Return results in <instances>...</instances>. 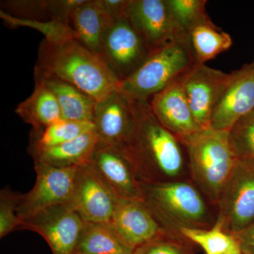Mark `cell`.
Masks as SVG:
<instances>
[{
    "mask_svg": "<svg viewBox=\"0 0 254 254\" xmlns=\"http://www.w3.org/2000/svg\"><path fill=\"white\" fill-rule=\"evenodd\" d=\"M110 223L86 222L75 254H133Z\"/></svg>",
    "mask_w": 254,
    "mask_h": 254,
    "instance_id": "cell-23",
    "label": "cell"
},
{
    "mask_svg": "<svg viewBox=\"0 0 254 254\" xmlns=\"http://www.w3.org/2000/svg\"><path fill=\"white\" fill-rule=\"evenodd\" d=\"M182 232L200 245L207 254H227L240 247L235 237L222 232L220 225L209 231L185 227H182Z\"/></svg>",
    "mask_w": 254,
    "mask_h": 254,
    "instance_id": "cell-25",
    "label": "cell"
},
{
    "mask_svg": "<svg viewBox=\"0 0 254 254\" xmlns=\"http://www.w3.org/2000/svg\"><path fill=\"white\" fill-rule=\"evenodd\" d=\"M100 139L95 131L49 148L31 149L35 161L58 167L80 168L91 163Z\"/></svg>",
    "mask_w": 254,
    "mask_h": 254,
    "instance_id": "cell-17",
    "label": "cell"
},
{
    "mask_svg": "<svg viewBox=\"0 0 254 254\" xmlns=\"http://www.w3.org/2000/svg\"><path fill=\"white\" fill-rule=\"evenodd\" d=\"M127 16L150 53L175 40L187 39L177 31L167 0H129Z\"/></svg>",
    "mask_w": 254,
    "mask_h": 254,
    "instance_id": "cell-13",
    "label": "cell"
},
{
    "mask_svg": "<svg viewBox=\"0 0 254 254\" xmlns=\"http://www.w3.org/2000/svg\"><path fill=\"white\" fill-rule=\"evenodd\" d=\"M148 103L159 123L179 138L203 129L192 113L180 80L153 95Z\"/></svg>",
    "mask_w": 254,
    "mask_h": 254,
    "instance_id": "cell-15",
    "label": "cell"
},
{
    "mask_svg": "<svg viewBox=\"0 0 254 254\" xmlns=\"http://www.w3.org/2000/svg\"><path fill=\"white\" fill-rule=\"evenodd\" d=\"M1 17L8 25L12 26H26L41 32L50 41H60L66 38H74V33L71 26L59 21L50 19L48 21L23 19L14 17L1 10ZM76 39V38H75Z\"/></svg>",
    "mask_w": 254,
    "mask_h": 254,
    "instance_id": "cell-28",
    "label": "cell"
},
{
    "mask_svg": "<svg viewBox=\"0 0 254 254\" xmlns=\"http://www.w3.org/2000/svg\"><path fill=\"white\" fill-rule=\"evenodd\" d=\"M242 254H254V221L242 231L234 234Z\"/></svg>",
    "mask_w": 254,
    "mask_h": 254,
    "instance_id": "cell-33",
    "label": "cell"
},
{
    "mask_svg": "<svg viewBox=\"0 0 254 254\" xmlns=\"http://www.w3.org/2000/svg\"><path fill=\"white\" fill-rule=\"evenodd\" d=\"M136 160L129 147L100 143L91 165L110 190L122 199L141 200L143 196L133 175Z\"/></svg>",
    "mask_w": 254,
    "mask_h": 254,
    "instance_id": "cell-8",
    "label": "cell"
},
{
    "mask_svg": "<svg viewBox=\"0 0 254 254\" xmlns=\"http://www.w3.org/2000/svg\"><path fill=\"white\" fill-rule=\"evenodd\" d=\"M100 55L123 81L144 63L150 51L127 14L108 23Z\"/></svg>",
    "mask_w": 254,
    "mask_h": 254,
    "instance_id": "cell-5",
    "label": "cell"
},
{
    "mask_svg": "<svg viewBox=\"0 0 254 254\" xmlns=\"http://www.w3.org/2000/svg\"><path fill=\"white\" fill-rule=\"evenodd\" d=\"M133 100L136 127L130 146L137 163L146 160L168 176L178 175L184 163L180 138L159 123L148 101Z\"/></svg>",
    "mask_w": 254,
    "mask_h": 254,
    "instance_id": "cell-4",
    "label": "cell"
},
{
    "mask_svg": "<svg viewBox=\"0 0 254 254\" xmlns=\"http://www.w3.org/2000/svg\"><path fill=\"white\" fill-rule=\"evenodd\" d=\"M109 22L98 0H86L75 10L70 21V26L75 38L80 43L100 55L105 29Z\"/></svg>",
    "mask_w": 254,
    "mask_h": 254,
    "instance_id": "cell-19",
    "label": "cell"
},
{
    "mask_svg": "<svg viewBox=\"0 0 254 254\" xmlns=\"http://www.w3.org/2000/svg\"><path fill=\"white\" fill-rule=\"evenodd\" d=\"M254 110V61L230 73L210 119V128L228 131Z\"/></svg>",
    "mask_w": 254,
    "mask_h": 254,
    "instance_id": "cell-9",
    "label": "cell"
},
{
    "mask_svg": "<svg viewBox=\"0 0 254 254\" xmlns=\"http://www.w3.org/2000/svg\"><path fill=\"white\" fill-rule=\"evenodd\" d=\"M143 247V248L138 251L136 254H182L181 251L177 246L167 242H149Z\"/></svg>",
    "mask_w": 254,
    "mask_h": 254,
    "instance_id": "cell-34",
    "label": "cell"
},
{
    "mask_svg": "<svg viewBox=\"0 0 254 254\" xmlns=\"http://www.w3.org/2000/svg\"><path fill=\"white\" fill-rule=\"evenodd\" d=\"M223 190L224 219L237 233L254 221V163L240 159Z\"/></svg>",
    "mask_w": 254,
    "mask_h": 254,
    "instance_id": "cell-14",
    "label": "cell"
},
{
    "mask_svg": "<svg viewBox=\"0 0 254 254\" xmlns=\"http://www.w3.org/2000/svg\"><path fill=\"white\" fill-rule=\"evenodd\" d=\"M53 92L58 100L63 120L93 123L97 102L76 87L55 78L37 77Z\"/></svg>",
    "mask_w": 254,
    "mask_h": 254,
    "instance_id": "cell-20",
    "label": "cell"
},
{
    "mask_svg": "<svg viewBox=\"0 0 254 254\" xmlns=\"http://www.w3.org/2000/svg\"><path fill=\"white\" fill-rule=\"evenodd\" d=\"M34 73L35 78H55L66 82L97 103L120 91L122 83L100 55L74 38L43 40Z\"/></svg>",
    "mask_w": 254,
    "mask_h": 254,
    "instance_id": "cell-1",
    "label": "cell"
},
{
    "mask_svg": "<svg viewBox=\"0 0 254 254\" xmlns=\"http://www.w3.org/2000/svg\"><path fill=\"white\" fill-rule=\"evenodd\" d=\"M25 123L29 124L36 133L63 120L61 110L53 92L41 82L36 81L33 93L15 109Z\"/></svg>",
    "mask_w": 254,
    "mask_h": 254,
    "instance_id": "cell-21",
    "label": "cell"
},
{
    "mask_svg": "<svg viewBox=\"0 0 254 254\" xmlns=\"http://www.w3.org/2000/svg\"><path fill=\"white\" fill-rule=\"evenodd\" d=\"M116 195L93 169L91 163L78 168L69 204L86 222L109 223L116 205Z\"/></svg>",
    "mask_w": 254,
    "mask_h": 254,
    "instance_id": "cell-12",
    "label": "cell"
},
{
    "mask_svg": "<svg viewBox=\"0 0 254 254\" xmlns=\"http://www.w3.org/2000/svg\"><path fill=\"white\" fill-rule=\"evenodd\" d=\"M86 0H49L47 1V14L50 19L70 26L75 10Z\"/></svg>",
    "mask_w": 254,
    "mask_h": 254,
    "instance_id": "cell-31",
    "label": "cell"
},
{
    "mask_svg": "<svg viewBox=\"0 0 254 254\" xmlns=\"http://www.w3.org/2000/svg\"><path fill=\"white\" fill-rule=\"evenodd\" d=\"M152 198L170 213L189 221L200 220L205 213V204L199 193L187 183L158 185L152 190Z\"/></svg>",
    "mask_w": 254,
    "mask_h": 254,
    "instance_id": "cell-18",
    "label": "cell"
},
{
    "mask_svg": "<svg viewBox=\"0 0 254 254\" xmlns=\"http://www.w3.org/2000/svg\"><path fill=\"white\" fill-rule=\"evenodd\" d=\"M230 138L239 159L254 163V110L230 130Z\"/></svg>",
    "mask_w": 254,
    "mask_h": 254,
    "instance_id": "cell-27",
    "label": "cell"
},
{
    "mask_svg": "<svg viewBox=\"0 0 254 254\" xmlns=\"http://www.w3.org/2000/svg\"><path fill=\"white\" fill-rule=\"evenodd\" d=\"M187 41L197 64H205L232 45L231 36L205 15L187 33Z\"/></svg>",
    "mask_w": 254,
    "mask_h": 254,
    "instance_id": "cell-22",
    "label": "cell"
},
{
    "mask_svg": "<svg viewBox=\"0 0 254 254\" xmlns=\"http://www.w3.org/2000/svg\"><path fill=\"white\" fill-rule=\"evenodd\" d=\"M35 169L34 187L26 194L18 195L21 221L50 207L69 204L72 199L78 168H58L35 161Z\"/></svg>",
    "mask_w": 254,
    "mask_h": 254,
    "instance_id": "cell-6",
    "label": "cell"
},
{
    "mask_svg": "<svg viewBox=\"0 0 254 254\" xmlns=\"http://www.w3.org/2000/svg\"><path fill=\"white\" fill-rule=\"evenodd\" d=\"M227 254H242V253L240 247H239V248L236 249V250L232 251L231 252Z\"/></svg>",
    "mask_w": 254,
    "mask_h": 254,
    "instance_id": "cell-35",
    "label": "cell"
},
{
    "mask_svg": "<svg viewBox=\"0 0 254 254\" xmlns=\"http://www.w3.org/2000/svg\"><path fill=\"white\" fill-rule=\"evenodd\" d=\"M95 131L100 143L113 146L131 144L136 127L134 102L120 91L95 107Z\"/></svg>",
    "mask_w": 254,
    "mask_h": 254,
    "instance_id": "cell-11",
    "label": "cell"
},
{
    "mask_svg": "<svg viewBox=\"0 0 254 254\" xmlns=\"http://www.w3.org/2000/svg\"><path fill=\"white\" fill-rule=\"evenodd\" d=\"M177 31L184 38L195 23L207 15L205 0H167Z\"/></svg>",
    "mask_w": 254,
    "mask_h": 254,
    "instance_id": "cell-26",
    "label": "cell"
},
{
    "mask_svg": "<svg viewBox=\"0 0 254 254\" xmlns=\"http://www.w3.org/2000/svg\"><path fill=\"white\" fill-rule=\"evenodd\" d=\"M92 131H95L93 123L62 120L37 133L38 136L31 149L55 146Z\"/></svg>",
    "mask_w": 254,
    "mask_h": 254,
    "instance_id": "cell-24",
    "label": "cell"
},
{
    "mask_svg": "<svg viewBox=\"0 0 254 254\" xmlns=\"http://www.w3.org/2000/svg\"><path fill=\"white\" fill-rule=\"evenodd\" d=\"M230 73L197 64L180 79L192 113L203 128L210 119L227 85Z\"/></svg>",
    "mask_w": 254,
    "mask_h": 254,
    "instance_id": "cell-10",
    "label": "cell"
},
{
    "mask_svg": "<svg viewBox=\"0 0 254 254\" xmlns=\"http://www.w3.org/2000/svg\"><path fill=\"white\" fill-rule=\"evenodd\" d=\"M18 195L1 191L0 198V237L2 238L15 229L20 228L21 218L18 216Z\"/></svg>",
    "mask_w": 254,
    "mask_h": 254,
    "instance_id": "cell-29",
    "label": "cell"
},
{
    "mask_svg": "<svg viewBox=\"0 0 254 254\" xmlns=\"http://www.w3.org/2000/svg\"><path fill=\"white\" fill-rule=\"evenodd\" d=\"M98 3L109 21H111L126 16L129 0H98Z\"/></svg>",
    "mask_w": 254,
    "mask_h": 254,
    "instance_id": "cell-32",
    "label": "cell"
},
{
    "mask_svg": "<svg viewBox=\"0 0 254 254\" xmlns=\"http://www.w3.org/2000/svg\"><path fill=\"white\" fill-rule=\"evenodd\" d=\"M109 223L133 250L154 240L159 231L158 224L141 200L118 198Z\"/></svg>",
    "mask_w": 254,
    "mask_h": 254,
    "instance_id": "cell-16",
    "label": "cell"
},
{
    "mask_svg": "<svg viewBox=\"0 0 254 254\" xmlns=\"http://www.w3.org/2000/svg\"><path fill=\"white\" fill-rule=\"evenodd\" d=\"M86 222L70 204L55 205L24 219L21 228L37 232L53 254H75Z\"/></svg>",
    "mask_w": 254,
    "mask_h": 254,
    "instance_id": "cell-7",
    "label": "cell"
},
{
    "mask_svg": "<svg viewBox=\"0 0 254 254\" xmlns=\"http://www.w3.org/2000/svg\"><path fill=\"white\" fill-rule=\"evenodd\" d=\"M1 4V10L7 9L9 14L16 18L43 21V16H48L47 1H9Z\"/></svg>",
    "mask_w": 254,
    "mask_h": 254,
    "instance_id": "cell-30",
    "label": "cell"
},
{
    "mask_svg": "<svg viewBox=\"0 0 254 254\" xmlns=\"http://www.w3.org/2000/svg\"><path fill=\"white\" fill-rule=\"evenodd\" d=\"M195 64L187 39L175 40L151 52L134 73L122 81L120 92L136 101H149Z\"/></svg>",
    "mask_w": 254,
    "mask_h": 254,
    "instance_id": "cell-2",
    "label": "cell"
},
{
    "mask_svg": "<svg viewBox=\"0 0 254 254\" xmlns=\"http://www.w3.org/2000/svg\"><path fill=\"white\" fill-rule=\"evenodd\" d=\"M180 139L186 146L192 169L202 185L210 193L218 194L240 160L232 148L230 131L208 127Z\"/></svg>",
    "mask_w": 254,
    "mask_h": 254,
    "instance_id": "cell-3",
    "label": "cell"
}]
</instances>
